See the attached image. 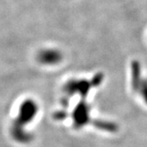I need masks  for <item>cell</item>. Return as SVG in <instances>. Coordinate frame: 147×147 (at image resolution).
Segmentation results:
<instances>
[{"mask_svg":"<svg viewBox=\"0 0 147 147\" xmlns=\"http://www.w3.org/2000/svg\"><path fill=\"white\" fill-rule=\"evenodd\" d=\"M131 88L147 104V79L142 76L138 62L131 65Z\"/></svg>","mask_w":147,"mask_h":147,"instance_id":"1","label":"cell"},{"mask_svg":"<svg viewBox=\"0 0 147 147\" xmlns=\"http://www.w3.org/2000/svg\"><path fill=\"white\" fill-rule=\"evenodd\" d=\"M38 59L42 64L54 65L60 62L62 59L61 53L55 48H45L38 54Z\"/></svg>","mask_w":147,"mask_h":147,"instance_id":"2","label":"cell"}]
</instances>
